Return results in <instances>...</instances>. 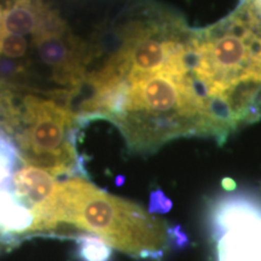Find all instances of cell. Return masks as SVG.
Masks as SVG:
<instances>
[{
	"mask_svg": "<svg viewBox=\"0 0 261 261\" xmlns=\"http://www.w3.org/2000/svg\"><path fill=\"white\" fill-rule=\"evenodd\" d=\"M45 5L42 0H14L3 10V25L6 34L21 37L34 34Z\"/></svg>",
	"mask_w": 261,
	"mask_h": 261,
	"instance_id": "cell-7",
	"label": "cell"
},
{
	"mask_svg": "<svg viewBox=\"0 0 261 261\" xmlns=\"http://www.w3.org/2000/svg\"><path fill=\"white\" fill-rule=\"evenodd\" d=\"M195 77L226 138L257 121L261 103V0H244L231 15L197 28Z\"/></svg>",
	"mask_w": 261,
	"mask_h": 261,
	"instance_id": "cell-1",
	"label": "cell"
},
{
	"mask_svg": "<svg viewBox=\"0 0 261 261\" xmlns=\"http://www.w3.org/2000/svg\"><path fill=\"white\" fill-rule=\"evenodd\" d=\"M19 160L17 146L0 132V189L12 188L14 171Z\"/></svg>",
	"mask_w": 261,
	"mask_h": 261,
	"instance_id": "cell-9",
	"label": "cell"
},
{
	"mask_svg": "<svg viewBox=\"0 0 261 261\" xmlns=\"http://www.w3.org/2000/svg\"><path fill=\"white\" fill-rule=\"evenodd\" d=\"M217 261H261V202L226 196L211 211Z\"/></svg>",
	"mask_w": 261,
	"mask_h": 261,
	"instance_id": "cell-4",
	"label": "cell"
},
{
	"mask_svg": "<svg viewBox=\"0 0 261 261\" xmlns=\"http://www.w3.org/2000/svg\"><path fill=\"white\" fill-rule=\"evenodd\" d=\"M34 225L29 238L48 237L58 226L102 238L113 249L140 260H162L179 231L135 202L102 190L84 177L58 182L56 191L32 208Z\"/></svg>",
	"mask_w": 261,
	"mask_h": 261,
	"instance_id": "cell-2",
	"label": "cell"
},
{
	"mask_svg": "<svg viewBox=\"0 0 261 261\" xmlns=\"http://www.w3.org/2000/svg\"><path fill=\"white\" fill-rule=\"evenodd\" d=\"M259 120H261V103L259 106V109H257V121H259Z\"/></svg>",
	"mask_w": 261,
	"mask_h": 261,
	"instance_id": "cell-11",
	"label": "cell"
},
{
	"mask_svg": "<svg viewBox=\"0 0 261 261\" xmlns=\"http://www.w3.org/2000/svg\"><path fill=\"white\" fill-rule=\"evenodd\" d=\"M77 123V116L63 104L31 93L16 104L14 94H9L5 129L14 133L19 158L54 177H85L73 136Z\"/></svg>",
	"mask_w": 261,
	"mask_h": 261,
	"instance_id": "cell-3",
	"label": "cell"
},
{
	"mask_svg": "<svg viewBox=\"0 0 261 261\" xmlns=\"http://www.w3.org/2000/svg\"><path fill=\"white\" fill-rule=\"evenodd\" d=\"M27 48L28 41L25 40L24 37L6 34L5 38L3 39L0 55H4L10 58H21L27 54Z\"/></svg>",
	"mask_w": 261,
	"mask_h": 261,
	"instance_id": "cell-10",
	"label": "cell"
},
{
	"mask_svg": "<svg viewBox=\"0 0 261 261\" xmlns=\"http://www.w3.org/2000/svg\"><path fill=\"white\" fill-rule=\"evenodd\" d=\"M57 185L54 175L31 165L17 169L12 177V190L29 210L46 201L56 191Z\"/></svg>",
	"mask_w": 261,
	"mask_h": 261,
	"instance_id": "cell-6",
	"label": "cell"
},
{
	"mask_svg": "<svg viewBox=\"0 0 261 261\" xmlns=\"http://www.w3.org/2000/svg\"><path fill=\"white\" fill-rule=\"evenodd\" d=\"M74 241L77 261H112L113 248L102 238L91 233H83Z\"/></svg>",
	"mask_w": 261,
	"mask_h": 261,
	"instance_id": "cell-8",
	"label": "cell"
},
{
	"mask_svg": "<svg viewBox=\"0 0 261 261\" xmlns=\"http://www.w3.org/2000/svg\"><path fill=\"white\" fill-rule=\"evenodd\" d=\"M34 215L12 188L0 189V249H12L29 238Z\"/></svg>",
	"mask_w": 261,
	"mask_h": 261,
	"instance_id": "cell-5",
	"label": "cell"
}]
</instances>
